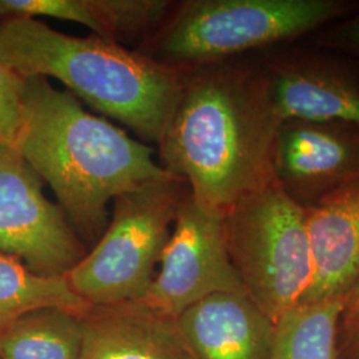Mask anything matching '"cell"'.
Wrapping results in <instances>:
<instances>
[{
  "label": "cell",
  "mask_w": 359,
  "mask_h": 359,
  "mask_svg": "<svg viewBox=\"0 0 359 359\" xmlns=\"http://www.w3.org/2000/svg\"><path fill=\"white\" fill-rule=\"evenodd\" d=\"M281 123L259 60L233 57L182 68L158 142L160 165L184 180L200 205L225 215L274 181Z\"/></svg>",
  "instance_id": "1"
},
{
  "label": "cell",
  "mask_w": 359,
  "mask_h": 359,
  "mask_svg": "<svg viewBox=\"0 0 359 359\" xmlns=\"http://www.w3.org/2000/svg\"><path fill=\"white\" fill-rule=\"evenodd\" d=\"M13 148L48 182L81 241L92 245L109 224L111 200L170 176L151 147L87 112L74 93L55 88L47 77L26 79Z\"/></svg>",
  "instance_id": "2"
},
{
  "label": "cell",
  "mask_w": 359,
  "mask_h": 359,
  "mask_svg": "<svg viewBox=\"0 0 359 359\" xmlns=\"http://www.w3.org/2000/svg\"><path fill=\"white\" fill-rule=\"evenodd\" d=\"M0 62L22 77H53L104 115L158 144L179 95L182 69L116 41L77 38L29 18L0 23Z\"/></svg>",
  "instance_id": "3"
},
{
  "label": "cell",
  "mask_w": 359,
  "mask_h": 359,
  "mask_svg": "<svg viewBox=\"0 0 359 359\" xmlns=\"http://www.w3.org/2000/svg\"><path fill=\"white\" fill-rule=\"evenodd\" d=\"M358 11V1L350 0L184 1L147 56L177 69L226 60L314 35Z\"/></svg>",
  "instance_id": "4"
},
{
  "label": "cell",
  "mask_w": 359,
  "mask_h": 359,
  "mask_svg": "<svg viewBox=\"0 0 359 359\" xmlns=\"http://www.w3.org/2000/svg\"><path fill=\"white\" fill-rule=\"evenodd\" d=\"M188 189L184 180L169 176L117 196L103 236L65 276L75 294L93 308L140 302Z\"/></svg>",
  "instance_id": "5"
},
{
  "label": "cell",
  "mask_w": 359,
  "mask_h": 359,
  "mask_svg": "<svg viewBox=\"0 0 359 359\" xmlns=\"http://www.w3.org/2000/svg\"><path fill=\"white\" fill-rule=\"evenodd\" d=\"M224 221L246 294L276 323L301 304L311 280L305 208L273 181L241 197Z\"/></svg>",
  "instance_id": "6"
},
{
  "label": "cell",
  "mask_w": 359,
  "mask_h": 359,
  "mask_svg": "<svg viewBox=\"0 0 359 359\" xmlns=\"http://www.w3.org/2000/svg\"><path fill=\"white\" fill-rule=\"evenodd\" d=\"M140 304L176 320L198 301L217 293H245L231 262L224 215L200 205L191 189L180 203L172 231Z\"/></svg>",
  "instance_id": "7"
},
{
  "label": "cell",
  "mask_w": 359,
  "mask_h": 359,
  "mask_svg": "<svg viewBox=\"0 0 359 359\" xmlns=\"http://www.w3.org/2000/svg\"><path fill=\"white\" fill-rule=\"evenodd\" d=\"M0 253L40 277H65L87 255L65 210L13 147L0 145Z\"/></svg>",
  "instance_id": "8"
},
{
  "label": "cell",
  "mask_w": 359,
  "mask_h": 359,
  "mask_svg": "<svg viewBox=\"0 0 359 359\" xmlns=\"http://www.w3.org/2000/svg\"><path fill=\"white\" fill-rule=\"evenodd\" d=\"M274 181L302 208L359 182V127L285 120L273 154Z\"/></svg>",
  "instance_id": "9"
},
{
  "label": "cell",
  "mask_w": 359,
  "mask_h": 359,
  "mask_svg": "<svg viewBox=\"0 0 359 359\" xmlns=\"http://www.w3.org/2000/svg\"><path fill=\"white\" fill-rule=\"evenodd\" d=\"M281 121H342L359 127V72L329 52L283 50L259 60Z\"/></svg>",
  "instance_id": "10"
},
{
  "label": "cell",
  "mask_w": 359,
  "mask_h": 359,
  "mask_svg": "<svg viewBox=\"0 0 359 359\" xmlns=\"http://www.w3.org/2000/svg\"><path fill=\"white\" fill-rule=\"evenodd\" d=\"M193 359H270L276 325L245 293H217L176 318Z\"/></svg>",
  "instance_id": "11"
},
{
  "label": "cell",
  "mask_w": 359,
  "mask_h": 359,
  "mask_svg": "<svg viewBox=\"0 0 359 359\" xmlns=\"http://www.w3.org/2000/svg\"><path fill=\"white\" fill-rule=\"evenodd\" d=\"M305 210L311 280L301 304L345 297L359 273V182Z\"/></svg>",
  "instance_id": "12"
},
{
  "label": "cell",
  "mask_w": 359,
  "mask_h": 359,
  "mask_svg": "<svg viewBox=\"0 0 359 359\" xmlns=\"http://www.w3.org/2000/svg\"><path fill=\"white\" fill-rule=\"evenodd\" d=\"M83 359H193L176 320L140 302L83 313Z\"/></svg>",
  "instance_id": "13"
},
{
  "label": "cell",
  "mask_w": 359,
  "mask_h": 359,
  "mask_svg": "<svg viewBox=\"0 0 359 359\" xmlns=\"http://www.w3.org/2000/svg\"><path fill=\"white\" fill-rule=\"evenodd\" d=\"M83 313L38 309L0 335V359H83Z\"/></svg>",
  "instance_id": "14"
},
{
  "label": "cell",
  "mask_w": 359,
  "mask_h": 359,
  "mask_svg": "<svg viewBox=\"0 0 359 359\" xmlns=\"http://www.w3.org/2000/svg\"><path fill=\"white\" fill-rule=\"evenodd\" d=\"M345 297L299 304L276 321L270 359H341Z\"/></svg>",
  "instance_id": "15"
},
{
  "label": "cell",
  "mask_w": 359,
  "mask_h": 359,
  "mask_svg": "<svg viewBox=\"0 0 359 359\" xmlns=\"http://www.w3.org/2000/svg\"><path fill=\"white\" fill-rule=\"evenodd\" d=\"M46 308L84 313L90 305L75 294L67 277H40L19 259L0 253V335L22 316Z\"/></svg>",
  "instance_id": "16"
},
{
  "label": "cell",
  "mask_w": 359,
  "mask_h": 359,
  "mask_svg": "<svg viewBox=\"0 0 359 359\" xmlns=\"http://www.w3.org/2000/svg\"><path fill=\"white\" fill-rule=\"evenodd\" d=\"M90 6L103 27L105 40L111 41L152 34L156 27L165 25L175 8L167 0H90Z\"/></svg>",
  "instance_id": "17"
},
{
  "label": "cell",
  "mask_w": 359,
  "mask_h": 359,
  "mask_svg": "<svg viewBox=\"0 0 359 359\" xmlns=\"http://www.w3.org/2000/svg\"><path fill=\"white\" fill-rule=\"evenodd\" d=\"M47 16L75 22L90 28L104 39V29L97 20L90 0H0V19Z\"/></svg>",
  "instance_id": "18"
},
{
  "label": "cell",
  "mask_w": 359,
  "mask_h": 359,
  "mask_svg": "<svg viewBox=\"0 0 359 359\" xmlns=\"http://www.w3.org/2000/svg\"><path fill=\"white\" fill-rule=\"evenodd\" d=\"M26 79L0 62V145L13 147L23 121Z\"/></svg>",
  "instance_id": "19"
},
{
  "label": "cell",
  "mask_w": 359,
  "mask_h": 359,
  "mask_svg": "<svg viewBox=\"0 0 359 359\" xmlns=\"http://www.w3.org/2000/svg\"><path fill=\"white\" fill-rule=\"evenodd\" d=\"M314 38L318 50L359 65V11L323 28Z\"/></svg>",
  "instance_id": "20"
},
{
  "label": "cell",
  "mask_w": 359,
  "mask_h": 359,
  "mask_svg": "<svg viewBox=\"0 0 359 359\" xmlns=\"http://www.w3.org/2000/svg\"><path fill=\"white\" fill-rule=\"evenodd\" d=\"M359 326V273L345 295V306L341 318V327Z\"/></svg>",
  "instance_id": "21"
},
{
  "label": "cell",
  "mask_w": 359,
  "mask_h": 359,
  "mask_svg": "<svg viewBox=\"0 0 359 359\" xmlns=\"http://www.w3.org/2000/svg\"><path fill=\"white\" fill-rule=\"evenodd\" d=\"M339 350L341 359H359V326L341 327Z\"/></svg>",
  "instance_id": "22"
},
{
  "label": "cell",
  "mask_w": 359,
  "mask_h": 359,
  "mask_svg": "<svg viewBox=\"0 0 359 359\" xmlns=\"http://www.w3.org/2000/svg\"><path fill=\"white\" fill-rule=\"evenodd\" d=\"M0 23H1V19H0Z\"/></svg>",
  "instance_id": "23"
}]
</instances>
